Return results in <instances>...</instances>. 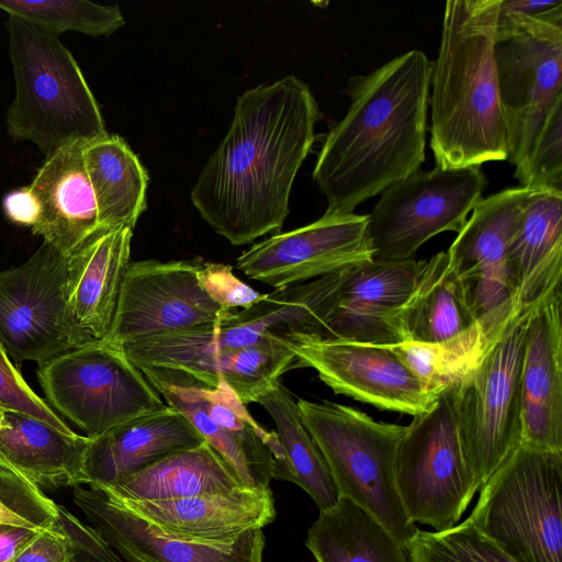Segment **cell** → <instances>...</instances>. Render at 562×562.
<instances>
[{
  "instance_id": "d4e9b609",
  "label": "cell",
  "mask_w": 562,
  "mask_h": 562,
  "mask_svg": "<svg viewBox=\"0 0 562 562\" xmlns=\"http://www.w3.org/2000/svg\"><path fill=\"white\" fill-rule=\"evenodd\" d=\"M82 147L74 144L46 156L29 184L41 207L32 233L66 257L101 227Z\"/></svg>"
},
{
  "instance_id": "7bdbcfd3",
  "label": "cell",
  "mask_w": 562,
  "mask_h": 562,
  "mask_svg": "<svg viewBox=\"0 0 562 562\" xmlns=\"http://www.w3.org/2000/svg\"><path fill=\"white\" fill-rule=\"evenodd\" d=\"M562 3L561 0H501L499 13H515L522 15H536Z\"/></svg>"
},
{
  "instance_id": "ee69618b",
  "label": "cell",
  "mask_w": 562,
  "mask_h": 562,
  "mask_svg": "<svg viewBox=\"0 0 562 562\" xmlns=\"http://www.w3.org/2000/svg\"><path fill=\"white\" fill-rule=\"evenodd\" d=\"M0 460L1 461H10L4 454L3 452L0 450Z\"/></svg>"
},
{
  "instance_id": "7402d4cb",
  "label": "cell",
  "mask_w": 562,
  "mask_h": 562,
  "mask_svg": "<svg viewBox=\"0 0 562 562\" xmlns=\"http://www.w3.org/2000/svg\"><path fill=\"white\" fill-rule=\"evenodd\" d=\"M507 261L521 319L561 295V191L529 190L507 246Z\"/></svg>"
},
{
  "instance_id": "d6986e66",
  "label": "cell",
  "mask_w": 562,
  "mask_h": 562,
  "mask_svg": "<svg viewBox=\"0 0 562 562\" xmlns=\"http://www.w3.org/2000/svg\"><path fill=\"white\" fill-rule=\"evenodd\" d=\"M528 193L519 187L482 199L447 250L476 318L514 301L507 246Z\"/></svg>"
},
{
  "instance_id": "4316f807",
  "label": "cell",
  "mask_w": 562,
  "mask_h": 562,
  "mask_svg": "<svg viewBox=\"0 0 562 562\" xmlns=\"http://www.w3.org/2000/svg\"><path fill=\"white\" fill-rule=\"evenodd\" d=\"M476 319L447 250L425 260L401 312L404 342L439 344L461 334Z\"/></svg>"
},
{
  "instance_id": "74e56055",
  "label": "cell",
  "mask_w": 562,
  "mask_h": 562,
  "mask_svg": "<svg viewBox=\"0 0 562 562\" xmlns=\"http://www.w3.org/2000/svg\"><path fill=\"white\" fill-rule=\"evenodd\" d=\"M56 527L67 541L71 562H123L94 527L60 504H57Z\"/></svg>"
},
{
  "instance_id": "44dd1931",
  "label": "cell",
  "mask_w": 562,
  "mask_h": 562,
  "mask_svg": "<svg viewBox=\"0 0 562 562\" xmlns=\"http://www.w3.org/2000/svg\"><path fill=\"white\" fill-rule=\"evenodd\" d=\"M558 295L526 323L520 371L521 441L562 452V306Z\"/></svg>"
},
{
  "instance_id": "4fadbf2b",
  "label": "cell",
  "mask_w": 562,
  "mask_h": 562,
  "mask_svg": "<svg viewBox=\"0 0 562 562\" xmlns=\"http://www.w3.org/2000/svg\"><path fill=\"white\" fill-rule=\"evenodd\" d=\"M66 279L67 257L47 243L0 270V342L14 362L40 366L93 340L68 310Z\"/></svg>"
},
{
  "instance_id": "9c48e42d",
  "label": "cell",
  "mask_w": 562,
  "mask_h": 562,
  "mask_svg": "<svg viewBox=\"0 0 562 562\" xmlns=\"http://www.w3.org/2000/svg\"><path fill=\"white\" fill-rule=\"evenodd\" d=\"M413 417L396 453L398 495L414 525L442 531L460 521L480 490L463 449L451 389Z\"/></svg>"
},
{
  "instance_id": "9a60e30c",
  "label": "cell",
  "mask_w": 562,
  "mask_h": 562,
  "mask_svg": "<svg viewBox=\"0 0 562 562\" xmlns=\"http://www.w3.org/2000/svg\"><path fill=\"white\" fill-rule=\"evenodd\" d=\"M201 258L131 262L104 339L128 341L218 321L226 312L202 286Z\"/></svg>"
},
{
  "instance_id": "e0dca14e",
  "label": "cell",
  "mask_w": 562,
  "mask_h": 562,
  "mask_svg": "<svg viewBox=\"0 0 562 562\" xmlns=\"http://www.w3.org/2000/svg\"><path fill=\"white\" fill-rule=\"evenodd\" d=\"M425 260H371L347 270L317 339L379 346L404 342L401 312Z\"/></svg>"
},
{
  "instance_id": "d6a6232c",
  "label": "cell",
  "mask_w": 562,
  "mask_h": 562,
  "mask_svg": "<svg viewBox=\"0 0 562 562\" xmlns=\"http://www.w3.org/2000/svg\"><path fill=\"white\" fill-rule=\"evenodd\" d=\"M0 10L57 38L66 31L93 37L109 36L124 24L117 5H101L83 0H0Z\"/></svg>"
},
{
  "instance_id": "277c9868",
  "label": "cell",
  "mask_w": 562,
  "mask_h": 562,
  "mask_svg": "<svg viewBox=\"0 0 562 562\" xmlns=\"http://www.w3.org/2000/svg\"><path fill=\"white\" fill-rule=\"evenodd\" d=\"M7 31L15 83L7 111L8 135L14 142H32L45 157L106 136L99 104L69 49L12 15Z\"/></svg>"
},
{
  "instance_id": "1f68e13d",
  "label": "cell",
  "mask_w": 562,
  "mask_h": 562,
  "mask_svg": "<svg viewBox=\"0 0 562 562\" xmlns=\"http://www.w3.org/2000/svg\"><path fill=\"white\" fill-rule=\"evenodd\" d=\"M257 403L271 416L281 446V456L274 460L272 479L301 487L319 512L335 505L338 492L289 390L277 381L259 396Z\"/></svg>"
},
{
  "instance_id": "ac0fdd59",
  "label": "cell",
  "mask_w": 562,
  "mask_h": 562,
  "mask_svg": "<svg viewBox=\"0 0 562 562\" xmlns=\"http://www.w3.org/2000/svg\"><path fill=\"white\" fill-rule=\"evenodd\" d=\"M72 502L127 562H262L266 538L256 529L227 542L166 536L99 487L76 485Z\"/></svg>"
},
{
  "instance_id": "484cf974",
  "label": "cell",
  "mask_w": 562,
  "mask_h": 562,
  "mask_svg": "<svg viewBox=\"0 0 562 562\" xmlns=\"http://www.w3.org/2000/svg\"><path fill=\"white\" fill-rule=\"evenodd\" d=\"M89 441L0 405V450L41 488L83 485Z\"/></svg>"
},
{
  "instance_id": "3957f363",
  "label": "cell",
  "mask_w": 562,
  "mask_h": 562,
  "mask_svg": "<svg viewBox=\"0 0 562 562\" xmlns=\"http://www.w3.org/2000/svg\"><path fill=\"white\" fill-rule=\"evenodd\" d=\"M501 0H449L432 61L430 147L436 167L507 160L494 42Z\"/></svg>"
},
{
  "instance_id": "b9f144b4",
  "label": "cell",
  "mask_w": 562,
  "mask_h": 562,
  "mask_svg": "<svg viewBox=\"0 0 562 562\" xmlns=\"http://www.w3.org/2000/svg\"><path fill=\"white\" fill-rule=\"evenodd\" d=\"M41 531L0 524V562H12Z\"/></svg>"
},
{
  "instance_id": "8d00e7d4",
  "label": "cell",
  "mask_w": 562,
  "mask_h": 562,
  "mask_svg": "<svg viewBox=\"0 0 562 562\" xmlns=\"http://www.w3.org/2000/svg\"><path fill=\"white\" fill-rule=\"evenodd\" d=\"M0 405L34 418L66 432L75 434L71 427L40 397L12 364L0 342Z\"/></svg>"
},
{
  "instance_id": "ba28073f",
  "label": "cell",
  "mask_w": 562,
  "mask_h": 562,
  "mask_svg": "<svg viewBox=\"0 0 562 562\" xmlns=\"http://www.w3.org/2000/svg\"><path fill=\"white\" fill-rule=\"evenodd\" d=\"M37 380L53 411L91 439L168 406L123 348L104 338L40 364Z\"/></svg>"
},
{
  "instance_id": "83f0119b",
  "label": "cell",
  "mask_w": 562,
  "mask_h": 562,
  "mask_svg": "<svg viewBox=\"0 0 562 562\" xmlns=\"http://www.w3.org/2000/svg\"><path fill=\"white\" fill-rule=\"evenodd\" d=\"M518 319V310L510 301L446 341L391 347L429 390L440 395L472 371Z\"/></svg>"
},
{
  "instance_id": "836d02e7",
  "label": "cell",
  "mask_w": 562,
  "mask_h": 562,
  "mask_svg": "<svg viewBox=\"0 0 562 562\" xmlns=\"http://www.w3.org/2000/svg\"><path fill=\"white\" fill-rule=\"evenodd\" d=\"M405 548L411 562H515L468 519L442 531L418 529Z\"/></svg>"
},
{
  "instance_id": "e575fe53",
  "label": "cell",
  "mask_w": 562,
  "mask_h": 562,
  "mask_svg": "<svg viewBox=\"0 0 562 562\" xmlns=\"http://www.w3.org/2000/svg\"><path fill=\"white\" fill-rule=\"evenodd\" d=\"M56 521L57 504L11 462L0 461V524L45 531Z\"/></svg>"
},
{
  "instance_id": "f35d334b",
  "label": "cell",
  "mask_w": 562,
  "mask_h": 562,
  "mask_svg": "<svg viewBox=\"0 0 562 562\" xmlns=\"http://www.w3.org/2000/svg\"><path fill=\"white\" fill-rule=\"evenodd\" d=\"M198 277L210 297L226 311L247 310L266 295L239 280L229 265L203 260Z\"/></svg>"
},
{
  "instance_id": "5b68a950",
  "label": "cell",
  "mask_w": 562,
  "mask_h": 562,
  "mask_svg": "<svg viewBox=\"0 0 562 562\" xmlns=\"http://www.w3.org/2000/svg\"><path fill=\"white\" fill-rule=\"evenodd\" d=\"M339 496L374 517L404 547L418 528L407 517L395 479L405 426L378 422L347 405L296 401Z\"/></svg>"
},
{
  "instance_id": "ffe728a7",
  "label": "cell",
  "mask_w": 562,
  "mask_h": 562,
  "mask_svg": "<svg viewBox=\"0 0 562 562\" xmlns=\"http://www.w3.org/2000/svg\"><path fill=\"white\" fill-rule=\"evenodd\" d=\"M99 488L164 535L189 541L227 542L262 529L277 515L270 487L162 502L125 499Z\"/></svg>"
},
{
  "instance_id": "2e32d148",
  "label": "cell",
  "mask_w": 562,
  "mask_h": 562,
  "mask_svg": "<svg viewBox=\"0 0 562 562\" xmlns=\"http://www.w3.org/2000/svg\"><path fill=\"white\" fill-rule=\"evenodd\" d=\"M367 224V215L324 213L308 225L255 244L236 266L274 289L338 272L373 259Z\"/></svg>"
},
{
  "instance_id": "f1b7e54d",
  "label": "cell",
  "mask_w": 562,
  "mask_h": 562,
  "mask_svg": "<svg viewBox=\"0 0 562 562\" xmlns=\"http://www.w3.org/2000/svg\"><path fill=\"white\" fill-rule=\"evenodd\" d=\"M97 487L125 499L162 502L229 493L241 486L217 453L203 442L175 452L114 486Z\"/></svg>"
},
{
  "instance_id": "52a82bcc",
  "label": "cell",
  "mask_w": 562,
  "mask_h": 562,
  "mask_svg": "<svg viewBox=\"0 0 562 562\" xmlns=\"http://www.w3.org/2000/svg\"><path fill=\"white\" fill-rule=\"evenodd\" d=\"M494 59L507 160L518 169L562 99V3L536 15L498 12Z\"/></svg>"
},
{
  "instance_id": "cb8c5ba5",
  "label": "cell",
  "mask_w": 562,
  "mask_h": 562,
  "mask_svg": "<svg viewBox=\"0 0 562 562\" xmlns=\"http://www.w3.org/2000/svg\"><path fill=\"white\" fill-rule=\"evenodd\" d=\"M133 228L100 227L67 256L66 299L76 324L93 339L108 335L131 263Z\"/></svg>"
},
{
  "instance_id": "f546056e",
  "label": "cell",
  "mask_w": 562,
  "mask_h": 562,
  "mask_svg": "<svg viewBox=\"0 0 562 562\" xmlns=\"http://www.w3.org/2000/svg\"><path fill=\"white\" fill-rule=\"evenodd\" d=\"M82 157L103 228L134 229L146 210L148 175L126 142L110 135L82 147Z\"/></svg>"
},
{
  "instance_id": "d590c367",
  "label": "cell",
  "mask_w": 562,
  "mask_h": 562,
  "mask_svg": "<svg viewBox=\"0 0 562 562\" xmlns=\"http://www.w3.org/2000/svg\"><path fill=\"white\" fill-rule=\"evenodd\" d=\"M515 178L529 190L562 192V99L544 119L526 161L515 170Z\"/></svg>"
},
{
  "instance_id": "ab89813d",
  "label": "cell",
  "mask_w": 562,
  "mask_h": 562,
  "mask_svg": "<svg viewBox=\"0 0 562 562\" xmlns=\"http://www.w3.org/2000/svg\"><path fill=\"white\" fill-rule=\"evenodd\" d=\"M12 562H71L67 541L55 527L41 531Z\"/></svg>"
},
{
  "instance_id": "5bb4252c",
  "label": "cell",
  "mask_w": 562,
  "mask_h": 562,
  "mask_svg": "<svg viewBox=\"0 0 562 562\" xmlns=\"http://www.w3.org/2000/svg\"><path fill=\"white\" fill-rule=\"evenodd\" d=\"M296 367L314 369L336 394L415 416L438 398L391 346L285 334Z\"/></svg>"
},
{
  "instance_id": "603a6c76",
  "label": "cell",
  "mask_w": 562,
  "mask_h": 562,
  "mask_svg": "<svg viewBox=\"0 0 562 562\" xmlns=\"http://www.w3.org/2000/svg\"><path fill=\"white\" fill-rule=\"evenodd\" d=\"M203 442L191 423L167 406L90 438L83 485L114 486L175 452Z\"/></svg>"
},
{
  "instance_id": "8fae6325",
  "label": "cell",
  "mask_w": 562,
  "mask_h": 562,
  "mask_svg": "<svg viewBox=\"0 0 562 562\" xmlns=\"http://www.w3.org/2000/svg\"><path fill=\"white\" fill-rule=\"evenodd\" d=\"M527 319H518L451 389L463 449L479 488L521 441L520 371Z\"/></svg>"
},
{
  "instance_id": "6da1fadb",
  "label": "cell",
  "mask_w": 562,
  "mask_h": 562,
  "mask_svg": "<svg viewBox=\"0 0 562 562\" xmlns=\"http://www.w3.org/2000/svg\"><path fill=\"white\" fill-rule=\"evenodd\" d=\"M321 117L310 87L293 75L237 98L227 133L191 190L193 205L216 234L241 246L280 233Z\"/></svg>"
},
{
  "instance_id": "4dcf8cb0",
  "label": "cell",
  "mask_w": 562,
  "mask_h": 562,
  "mask_svg": "<svg viewBox=\"0 0 562 562\" xmlns=\"http://www.w3.org/2000/svg\"><path fill=\"white\" fill-rule=\"evenodd\" d=\"M305 546L316 562H411L406 548L389 530L342 496L318 513Z\"/></svg>"
},
{
  "instance_id": "60d3db41",
  "label": "cell",
  "mask_w": 562,
  "mask_h": 562,
  "mask_svg": "<svg viewBox=\"0 0 562 562\" xmlns=\"http://www.w3.org/2000/svg\"><path fill=\"white\" fill-rule=\"evenodd\" d=\"M2 209L11 223L30 228L37 223L41 213L37 198L29 186L8 192Z\"/></svg>"
},
{
  "instance_id": "7a4b0ae2",
  "label": "cell",
  "mask_w": 562,
  "mask_h": 562,
  "mask_svg": "<svg viewBox=\"0 0 562 562\" xmlns=\"http://www.w3.org/2000/svg\"><path fill=\"white\" fill-rule=\"evenodd\" d=\"M432 61L419 49L351 77L345 116L326 135L313 180L326 214H348L425 161Z\"/></svg>"
},
{
  "instance_id": "8992f818",
  "label": "cell",
  "mask_w": 562,
  "mask_h": 562,
  "mask_svg": "<svg viewBox=\"0 0 562 562\" xmlns=\"http://www.w3.org/2000/svg\"><path fill=\"white\" fill-rule=\"evenodd\" d=\"M561 486L562 452L520 441L467 519L515 562H561Z\"/></svg>"
},
{
  "instance_id": "30bf717a",
  "label": "cell",
  "mask_w": 562,
  "mask_h": 562,
  "mask_svg": "<svg viewBox=\"0 0 562 562\" xmlns=\"http://www.w3.org/2000/svg\"><path fill=\"white\" fill-rule=\"evenodd\" d=\"M486 186L481 166H470L419 169L389 187L367 215L373 260L412 259L435 235L459 233Z\"/></svg>"
},
{
  "instance_id": "7c38bea8",
  "label": "cell",
  "mask_w": 562,
  "mask_h": 562,
  "mask_svg": "<svg viewBox=\"0 0 562 562\" xmlns=\"http://www.w3.org/2000/svg\"><path fill=\"white\" fill-rule=\"evenodd\" d=\"M140 370L166 404L191 423L243 488L270 487L274 460L281 456L277 434L262 428L222 379L210 384L179 369Z\"/></svg>"
}]
</instances>
